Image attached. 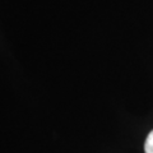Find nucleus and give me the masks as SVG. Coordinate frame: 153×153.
<instances>
[{"label": "nucleus", "mask_w": 153, "mask_h": 153, "mask_svg": "<svg viewBox=\"0 0 153 153\" xmlns=\"http://www.w3.org/2000/svg\"><path fill=\"white\" fill-rule=\"evenodd\" d=\"M144 152L146 153H153V130L148 134L146 143H144Z\"/></svg>", "instance_id": "nucleus-1"}]
</instances>
